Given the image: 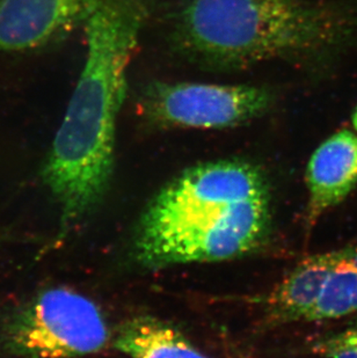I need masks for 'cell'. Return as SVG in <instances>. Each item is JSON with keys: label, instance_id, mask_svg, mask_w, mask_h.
<instances>
[{"label": "cell", "instance_id": "obj_1", "mask_svg": "<svg viewBox=\"0 0 357 358\" xmlns=\"http://www.w3.org/2000/svg\"><path fill=\"white\" fill-rule=\"evenodd\" d=\"M144 19V0H94L85 20L84 68L41 171L59 208L57 243L98 208L111 185L116 121Z\"/></svg>", "mask_w": 357, "mask_h": 358}, {"label": "cell", "instance_id": "obj_2", "mask_svg": "<svg viewBox=\"0 0 357 358\" xmlns=\"http://www.w3.org/2000/svg\"><path fill=\"white\" fill-rule=\"evenodd\" d=\"M272 225L270 183L241 159L186 169L153 199L135 238L148 268L243 257L262 246Z\"/></svg>", "mask_w": 357, "mask_h": 358}, {"label": "cell", "instance_id": "obj_3", "mask_svg": "<svg viewBox=\"0 0 357 358\" xmlns=\"http://www.w3.org/2000/svg\"><path fill=\"white\" fill-rule=\"evenodd\" d=\"M174 34L186 54L216 69L270 59L330 66L357 41V1L183 0Z\"/></svg>", "mask_w": 357, "mask_h": 358}, {"label": "cell", "instance_id": "obj_4", "mask_svg": "<svg viewBox=\"0 0 357 358\" xmlns=\"http://www.w3.org/2000/svg\"><path fill=\"white\" fill-rule=\"evenodd\" d=\"M109 331L94 301L69 287H48L0 324V348L19 358H78L105 348Z\"/></svg>", "mask_w": 357, "mask_h": 358}, {"label": "cell", "instance_id": "obj_5", "mask_svg": "<svg viewBox=\"0 0 357 358\" xmlns=\"http://www.w3.org/2000/svg\"><path fill=\"white\" fill-rule=\"evenodd\" d=\"M272 92L252 85L153 83L141 99L144 119L165 128L226 129L265 115Z\"/></svg>", "mask_w": 357, "mask_h": 358}, {"label": "cell", "instance_id": "obj_6", "mask_svg": "<svg viewBox=\"0 0 357 358\" xmlns=\"http://www.w3.org/2000/svg\"><path fill=\"white\" fill-rule=\"evenodd\" d=\"M94 0H0V51L26 52L84 24Z\"/></svg>", "mask_w": 357, "mask_h": 358}, {"label": "cell", "instance_id": "obj_7", "mask_svg": "<svg viewBox=\"0 0 357 358\" xmlns=\"http://www.w3.org/2000/svg\"><path fill=\"white\" fill-rule=\"evenodd\" d=\"M307 225L347 199L357 185V134L342 129L325 139L307 167Z\"/></svg>", "mask_w": 357, "mask_h": 358}, {"label": "cell", "instance_id": "obj_8", "mask_svg": "<svg viewBox=\"0 0 357 358\" xmlns=\"http://www.w3.org/2000/svg\"><path fill=\"white\" fill-rule=\"evenodd\" d=\"M337 264V250L314 254L300 261L265 298L267 322L280 326L305 321Z\"/></svg>", "mask_w": 357, "mask_h": 358}, {"label": "cell", "instance_id": "obj_9", "mask_svg": "<svg viewBox=\"0 0 357 358\" xmlns=\"http://www.w3.org/2000/svg\"><path fill=\"white\" fill-rule=\"evenodd\" d=\"M113 345L129 358H209L171 324L151 317L121 324Z\"/></svg>", "mask_w": 357, "mask_h": 358}, {"label": "cell", "instance_id": "obj_10", "mask_svg": "<svg viewBox=\"0 0 357 358\" xmlns=\"http://www.w3.org/2000/svg\"><path fill=\"white\" fill-rule=\"evenodd\" d=\"M354 313H357V271L339 262L305 321L332 320Z\"/></svg>", "mask_w": 357, "mask_h": 358}, {"label": "cell", "instance_id": "obj_11", "mask_svg": "<svg viewBox=\"0 0 357 358\" xmlns=\"http://www.w3.org/2000/svg\"><path fill=\"white\" fill-rule=\"evenodd\" d=\"M311 352L321 358H357V322L311 342Z\"/></svg>", "mask_w": 357, "mask_h": 358}, {"label": "cell", "instance_id": "obj_12", "mask_svg": "<svg viewBox=\"0 0 357 358\" xmlns=\"http://www.w3.org/2000/svg\"><path fill=\"white\" fill-rule=\"evenodd\" d=\"M340 264H347L357 271V241L337 250Z\"/></svg>", "mask_w": 357, "mask_h": 358}, {"label": "cell", "instance_id": "obj_13", "mask_svg": "<svg viewBox=\"0 0 357 358\" xmlns=\"http://www.w3.org/2000/svg\"><path fill=\"white\" fill-rule=\"evenodd\" d=\"M14 236L12 232H8V231L3 230V229H0V246H3L4 243H10V241H13Z\"/></svg>", "mask_w": 357, "mask_h": 358}, {"label": "cell", "instance_id": "obj_14", "mask_svg": "<svg viewBox=\"0 0 357 358\" xmlns=\"http://www.w3.org/2000/svg\"><path fill=\"white\" fill-rule=\"evenodd\" d=\"M351 121H353V125H354L355 131H356L357 134V105L356 107H355L354 113H353Z\"/></svg>", "mask_w": 357, "mask_h": 358}]
</instances>
